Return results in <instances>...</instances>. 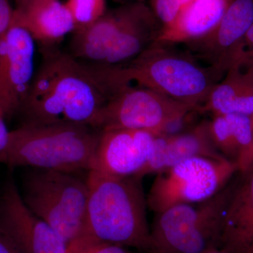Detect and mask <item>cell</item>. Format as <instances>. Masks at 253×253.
Returning <instances> with one entry per match:
<instances>
[{"instance_id": "obj_5", "label": "cell", "mask_w": 253, "mask_h": 253, "mask_svg": "<svg viewBox=\"0 0 253 253\" xmlns=\"http://www.w3.org/2000/svg\"><path fill=\"white\" fill-rule=\"evenodd\" d=\"M235 184L211 199L156 213L149 253H203L220 248L223 218Z\"/></svg>"}, {"instance_id": "obj_21", "label": "cell", "mask_w": 253, "mask_h": 253, "mask_svg": "<svg viewBox=\"0 0 253 253\" xmlns=\"http://www.w3.org/2000/svg\"><path fill=\"white\" fill-rule=\"evenodd\" d=\"M66 253H131L119 245L111 244L88 234H81L68 243Z\"/></svg>"}, {"instance_id": "obj_13", "label": "cell", "mask_w": 253, "mask_h": 253, "mask_svg": "<svg viewBox=\"0 0 253 253\" xmlns=\"http://www.w3.org/2000/svg\"><path fill=\"white\" fill-rule=\"evenodd\" d=\"M131 1L107 10L94 23L73 33L69 54L82 62L102 65L135 6Z\"/></svg>"}, {"instance_id": "obj_6", "label": "cell", "mask_w": 253, "mask_h": 253, "mask_svg": "<svg viewBox=\"0 0 253 253\" xmlns=\"http://www.w3.org/2000/svg\"><path fill=\"white\" fill-rule=\"evenodd\" d=\"M28 169L20 191L27 207L67 244L81 235L89 194L86 180H82L75 173Z\"/></svg>"}, {"instance_id": "obj_22", "label": "cell", "mask_w": 253, "mask_h": 253, "mask_svg": "<svg viewBox=\"0 0 253 253\" xmlns=\"http://www.w3.org/2000/svg\"><path fill=\"white\" fill-rule=\"evenodd\" d=\"M191 0H150V8L162 26L168 28L175 22Z\"/></svg>"}, {"instance_id": "obj_12", "label": "cell", "mask_w": 253, "mask_h": 253, "mask_svg": "<svg viewBox=\"0 0 253 253\" xmlns=\"http://www.w3.org/2000/svg\"><path fill=\"white\" fill-rule=\"evenodd\" d=\"M156 135L135 129L101 131L91 170L116 177H138L152 154Z\"/></svg>"}, {"instance_id": "obj_8", "label": "cell", "mask_w": 253, "mask_h": 253, "mask_svg": "<svg viewBox=\"0 0 253 253\" xmlns=\"http://www.w3.org/2000/svg\"><path fill=\"white\" fill-rule=\"evenodd\" d=\"M237 171L227 159L196 157L156 174L146 198L148 207L159 213L173 206L203 202L217 194Z\"/></svg>"}, {"instance_id": "obj_28", "label": "cell", "mask_w": 253, "mask_h": 253, "mask_svg": "<svg viewBox=\"0 0 253 253\" xmlns=\"http://www.w3.org/2000/svg\"><path fill=\"white\" fill-rule=\"evenodd\" d=\"M44 1V0H16V8H21L23 6L32 4V3L36 2V1Z\"/></svg>"}, {"instance_id": "obj_27", "label": "cell", "mask_w": 253, "mask_h": 253, "mask_svg": "<svg viewBox=\"0 0 253 253\" xmlns=\"http://www.w3.org/2000/svg\"><path fill=\"white\" fill-rule=\"evenodd\" d=\"M244 56L253 60V23L245 36Z\"/></svg>"}, {"instance_id": "obj_7", "label": "cell", "mask_w": 253, "mask_h": 253, "mask_svg": "<svg viewBox=\"0 0 253 253\" xmlns=\"http://www.w3.org/2000/svg\"><path fill=\"white\" fill-rule=\"evenodd\" d=\"M192 112L196 111L187 105L157 91L125 84L111 94L90 126L101 131L126 129L169 134Z\"/></svg>"}, {"instance_id": "obj_23", "label": "cell", "mask_w": 253, "mask_h": 253, "mask_svg": "<svg viewBox=\"0 0 253 253\" xmlns=\"http://www.w3.org/2000/svg\"><path fill=\"white\" fill-rule=\"evenodd\" d=\"M14 10L9 0H0V38H2L11 27Z\"/></svg>"}, {"instance_id": "obj_11", "label": "cell", "mask_w": 253, "mask_h": 253, "mask_svg": "<svg viewBox=\"0 0 253 253\" xmlns=\"http://www.w3.org/2000/svg\"><path fill=\"white\" fill-rule=\"evenodd\" d=\"M0 228L23 253L67 252V243L27 207L11 178L0 193Z\"/></svg>"}, {"instance_id": "obj_19", "label": "cell", "mask_w": 253, "mask_h": 253, "mask_svg": "<svg viewBox=\"0 0 253 253\" xmlns=\"http://www.w3.org/2000/svg\"><path fill=\"white\" fill-rule=\"evenodd\" d=\"M196 157L226 159L213 144L208 121H201L185 131L167 134L163 170L184 160Z\"/></svg>"}, {"instance_id": "obj_20", "label": "cell", "mask_w": 253, "mask_h": 253, "mask_svg": "<svg viewBox=\"0 0 253 253\" xmlns=\"http://www.w3.org/2000/svg\"><path fill=\"white\" fill-rule=\"evenodd\" d=\"M65 4L72 15L76 31L90 26L107 11L106 0H67Z\"/></svg>"}, {"instance_id": "obj_14", "label": "cell", "mask_w": 253, "mask_h": 253, "mask_svg": "<svg viewBox=\"0 0 253 253\" xmlns=\"http://www.w3.org/2000/svg\"><path fill=\"white\" fill-rule=\"evenodd\" d=\"M199 113L253 116V60L243 56L210 93Z\"/></svg>"}, {"instance_id": "obj_25", "label": "cell", "mask_w": 253, "mask_h": 253, "mask_svg": "<svg viewBox=\"0 0 253 253\" xmlns=\"http://www.w3.org/2000/svg\"><path fill=\"white\" fill-rule=\"evenodd\" d=\"M0 253H23L6 232L0 228Z\"/></svg>"}, {"instance_id": "obj_29", "label": "cell", "mask_w": 253, "mask_h": 253, "mask_svg": "<svg viewBox=\"0 0 253 253\" xmlns=\"http://www.w3.org/2000/svg\"><path fill=\"white\" fill-rule=\"evenodd\" d=\"M203 253H229L221 249V248H212V249H208Z\"/></svg>"}, {"instance_id": "obj_9", "label": "cell", "mask_w": 253, "mask_h": 253, "mask_svg": "<svg viewBox=\"0 0 253 253\" xmlns=\"http://www.w3.org/2000/svg\"><path fill=\"white\" fill-rule=\"evenodd\" d=\"M253 23V0H233L216 28L184 44L185 50L200 62L225 75L244 56L245 36Z\"/></svg>"}, {"instance_id": "obj_30", "label": "cell", "mask_w": 253, "mask_h": 253, "mask_svg": "<svg viewBox=\"0 0 253 253\" xmlns=\"http://www.w3.org/2000/svg\"><path fill=\"white\" fill-rule=\"evenodd\" d=\"M246 253H253V241L251 243V244L250 245L249 247L248 248Z\"/></svg>"}, {"instance_id": "obj_10", "label": "cell", "mask_w": 253, "mask_h": 253, "mask_svg": "<svg viewBox=\"0 0 253 253\" xmlns=\"http://www.w3.org/2000/svg\"><path fill=\"white\" fill-rule=\"evenodd\" d=\"M35 40L13 19L0 38V109L6 119L17 114L34 77Z\"/></svg>"}, {"instance_id": "obj_31", "label": "cell", "mask_w": 253, "mask_h": 253, "mask_svg": "<svg viewBox=\"0 0 253 253\" xmlns=\"http://www.w3.org/2000/svg\"><path fill=\"white\" fill-rule=\"evenodd\" d=\"M129 1H142V2H144V1H145V0H129Z\"/></svg>"}, {"instance_id": "obj_3", "label": "cell", "mask_w": 253, "mask_h": 253, "mask_svg": "<svg viewBox=\"0 0 253 253\" xmlns=\"http://www.w3.org/2000/svg\"><path fill=\"white\" fill-rule=\"evenodd\" d=\"M85 219L82 234L149 253L151 229L141 179L89 172Z\"/></svg>"}, {"instance_id": "obj_17", "label": "cell", "mask_w": 253, "mask_h": 253, "mask_svg": "<svg viewBox=\"0 0 253 253\" xmlns=\"http://www.w3.org/2000/svg\"><path fill=\"white\" fill-rule=\"evenodd\" d=\"M233 0H191L175 22L161 29L156 42L185 44L211 33L220 22Z\"/></svg>"}, {"instance_id": "obj_2", "label": "cell", "mask_w": 253, "mask_h": 253, "mask_svg": "<svg viewBox=\"0 0 253 253\" xmlns=\"http://www.w3.org/2000/svg\"><path fill=\"white\" fill-rule=\"evenodd\" d=\"M97 66L114 87L135 83L187 105L196 112L224 76L216 68L201 64L187 51L156 41L129 62Z\"/></svg>"}, {"instance_id": "obj_1", "label": "cell", "mask_w": 253, "mask_h": 253, "mask_svg": "<svg viewBox=\"0 0 253 253\" xmlns=\"http://www.w3.org/2000/svg\"><path fill=\"white\" fill-rule=\"evenodd\" d=\"M109 97V89L90 64L46 47L17 113L22 117L21 126H90Z\"/></svg>"}, {"instance_id": "obj_16", "label": "cell", "mask_w": 253, "mask_h": 253, "mask_svg": "<svg viewBox=\"0 0 253 253\" xmlns=\"http://www.w3.org/2000/svg\"><path fill=\"white\" fill-rule=\"evenodd\" d=\"M14 18L44 47H51L76 28L67 6L59 0H44L16 8Z\"/></svg>"}, {"instance_id": "obj_24", "label": "cell", "mask_w": 253, "mask_h": 253, "mask_svg": "<svg viewBox=\"0 0 253 253\" xmlns=\"http://www.w3.org/2000/svg\"><path fill=\"white\" fill-rule=\"evenodd\" d=\"M4 113L0 109V163L6 162L9 146L10 131L6 124Z\"/></svg>"}, {"instance_id": "obj_18", "label": "cell", "mask_w": 253, "mask_h": 253, "mask_svg": "<svg viewBox=\"0 0 253 253\" xmlns=\"http://www.w3.org/2000/svg\"><path fill=\"white\" fill-rule=\"evenodd\" d=\"M208 128L219 154L237 165L252 144V116L238 113L214 116L208 121Z\"/></svg>"}, {"instance_id": "obj_4", "label": "cell", "mask_w": 253, "mask_h": 253, "mask_svg": "<svg viewBox=\"0 0 253 253\" xmlns=\"http://www.w3.org/2000/svg\"><path fill=\"white\" fill-rule=\"evenodd\" d=\"M101 133L89 125L20 126L10 131L5 165L10 168L89 172Z\"/></svg>"}, {"instance_id": "obj_26", "label": "cell", "mask_w": 253, "mask_h": 253, "mask_svg": "<svg viewBox=\"0 0 253 253\" xmlns=\"http://www.w3.org/2000/svg\"><path fill=\"white\" fill-rule=\"evenodd\" d=\"M253 124V141L251 147L237 162L238 169L241 173L246 172L253 165V116H252Z\"/></svg>"}, {"instance_id": "obj_15", "label": "cell", "mask_w": 253, "mask_h": 253, "mask_svg": "<svg viewBox=\"0 0 253 253\" xmlns=\"http://www.w3.org/2000/svg\"><path fill=\"white\" fill-rule=\"evenodd\" d=\"M241 174L223 218L220 248L229 253H246L253 241V165Z\"/></svg>"}]
</instances>
